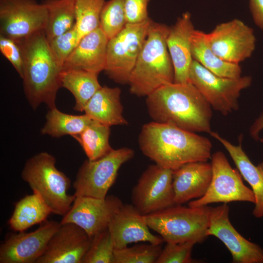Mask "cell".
I'll list each match as a JSON object with an SVG mask.
<instances>
[{
    "mask_svg": "<svg viewBox=\"0 0 263 263\" xmlns=\"http://www.w3.org/2000/svg\"><path fill=\"white\" fill-rule=\"evenodd\" d=\"M47 11L44 30L48 40L72 29L75 25V0H43Z\"/></svg>",
    "mask_w": 263,
    "mask_h": 263,
    "instance_id": "4316f807",
    "label": "cell"
},
{
    "mask_svg": "<svg viewBox=\"0 0 263 263\" xmlns=\"http://www.w3.org/2000/svg\"><path fill=\"white\" fill-rule=\"evenodd\" d=\"M98 75L80 69H65L61 71V86L73 95L75 100L74 109L75 111L83 112L87 103L101 87Z\"/></svg>",
    "mask_w": 263,
    "mask_h": 263,
    "instance_id": "d4e9b609",
    "label": "cell"
},
{
    "mask_svg": "<svg viewBox=\"0 0 263 263\" xmlns=\"http://www.w3.org/2000/svg\"><path fill=\"white\" fill-rule=\"evenodd\" d=\"M263 129V113L255 120L249 129L251 136L255 140L259 139V134L261 130ZM261 142L263 143V138H259Z\"/></svg>",
    "mask_w": 263,
    "mask_h": 263,
    "instance_id": "f35d334b",
    "label": "cell"
},
{
    "mask_svg": "<svg viewBox=\"0 0 263 263\" xmlns=\"http://www.w3.org/2000/svg\"><path fill=\"white\" fill-rule=\"evenodd\" d=\"M152 21L149 18L140 23H127L120 33L109 40L104 71L111 79L128 84Z\"/></svg>",
    "mask_w": 263,
    "mask_h": 263,
    "instance_id": "52a82bcc",
    "label": "cell"
},
{
    "mask_svg": "<svg viewBox=\"0 0 263 263\" xmlns=\"http://www.w3.org/2000/svg\"><path fill=\"white\" fill-rule=\"evenodd\" d=\"M162 244H139L114 250L113 263H156Z\"/></svg>",
    "mask_w": 263,
    "mask_h": 263,
    "instance_id": "1f68e13d",
    "label": "cell"
},
{
    "mask_svg": "<svg viewBox=\"0 0 263 263\" xmlns=\"http://www.w3.org/2000/svg\"><path fill=\"white\" fill-rule=\"evenodd\" d=\"M53 155L45 151L28 159L21 171V177L40 196L52 213L64 216L71 208L75 196L68 193L71 181L56 167Z\"/></svg>",
    "mask_w": 263,
    "mask_h": 263,
    "instance_id": "5b68a950",
    "label": "cell"
},
{
    "mask_svg": "<svg viewBox=\"0 0 263 263\" xmlns=\"http://www.w3.org/2000/svg\"><path fill=\"white\" fill-rule=\"evenodd\" d=\"M138 142L144 155L172 170L211 157L212 144L208 138L171 125L153 121L144 124Z\"/></svg>",
    "mask_w": 263,
    "mask_h": 263,
    "instance_id": "7a4b0ae2",
    "label": "cell"
},
{
    "mask_svg": "<svg viewBox=\"0 0 263 263\" xmlns=\"http://www.w3.org/2000/svg\"><path fill=\"white\" fill-rule=\"evenodd\" d=\"M229 213L227 204L210 207L207 235L215 236L225 244L233 263H263V249L236 230L229 220Z\"/></svg>",
    "mask_w": 263,
    "mask_h": 263,
    "instance_id": "9a60e30c",
    "label": "cell"
},
{
    "mask_svg": "<svg viewBox=\"0 0 263 263\" xmlns=\"http://www.w3.org/2000/svg\"><path fill=\"white\" fill-rule=\"evenodd\" d=\"M249 8L254 23L263 30V0H249Z\"/></svg>",
    "mask_w": 263,
    "mask_h": 263,
    "instance_id": "74e56055",
    "label": "cell"
},
{
    "mask_svg": "<svg viewBox=\"0 0 263 263\" xmlns=\"http://www.w3.org/2000/svg\"><path fill=\"white\" fill-rule=\"evenodd\" d=\"M108 41L99 27L85 35L67 58L62 70L80 69L99 74L105 68Z\"/></svg>",
    "mask_w": 263,
    "mask_h": 263,
    "instance_id": "44dd1931",
    "label": "cell"
},
{
    "mask_svg": "<svg viewBox=\"0 0 263 263\" xmlns=\"http://www.w3.org/2000/svg\"><path fill=\"white\" fill-rule=\"evenodd\" d=\"M169 29L165 24L151 23L130 76L132 94L147 97L162 86L174 82V69L167 44Z\"/></svg>",
    "mask_w": 263,
    "mask_h": 263,
    "instance_id": "277c9868",
    "label": "cell"
},
{
    "mask_svg": "<svg viewBox=\"0 0 263 263\" xmlns=\"http://www.w3.org/2000/svg\"><path fill=\"white\" fill-rule=\"evenodd\" d=\"M17 42L23 55L22 79L29 105L33 110L43 103L49 109L56 107L57 93L61 87L62 69L52 53L44 30Z\"/></svg>",
    "mask_w": 263,
    "mask_h": 263,
    "instance_id": "3957f363",
    "label": "cell"
},
{
    "mask_svg": "<svg viewBox=\"0 0 263 263\" xmlns=\"http://www.w3.org/2000/svg\"><path fill=\"white\" fill-rule=\"evenodd\" d=\"M173 170L156 164L144 171L132 191L134 207L146 215L171 207L174 204Z\"/></svg>",
    "mask_w": 263,
    "mask_h": 263,
    "instance_id": "8fae6325",
    "label": "cell"
},
{
    "mask_svg": "<svg viewBox=\"0 0 263 263\" xmlns=\"http://www.w3.org/2000/svg\"><path fill=\"white\" fill-rule=\"evenodd\" d=\"M194 27L188 12L177 18L169 27L167 38L168 51L174 69V82L185 83L189 81V69L193 60L191 49V36Z\"/></svg>",
    "mask_w": 263,
    "mask_h": 263,
    "instance_id": "d6986e66",
    "label": "cell"
},
{
    "mask_svg": "<svg viewBox=\"0 0 263 263\" xmlns=\"http://www.w3.org/2000/svg\"><path fill=\"white\" fill-rule=\"evenodd\" d=\"M193 242L166 243L156 263H192L198 262L191 256Z\"/></svg>",
    "mask_w": 263,
    "mask_h": 263,
    "instance_id": "e575fe53",
    "label": "cell"
},
{
    "mask_svg": "<svg viewBox=\"0 0 263 263\" xmlns=\"http://www.w3.org/2000/svg\"><path fill=\"white\" fill-rule=\"evenodd\" d=\"M146 97V105L152 121L193 132L209 133L212 131V109L189 81L165 84Z\"/></svg>",
    "mask_w": 263,
    "mask_h": 263,
    "instance_id": "6da1fadb",
    "label": "cell"
},
{
    "mask_svg": "<svg viewBox=\"0 0 263 263\" xmlns=\"http://www.w3.org/2000/svg\"><path fill=\"white\" fill-rule=\"evenodd\" d=\"M114 246L108 228L95 234L82 263H113Z\"/></svg>",
    "mask_w": 263,
    "mask_h": 263,
    "instance_id": "d6a6232c",
    "label": "cell"
},
{
    "mask_svg": "<svg viewBox=\"0 0 263 263\" xmlns=\"http://www.w3.org/2000/svg\"><path fill=\"white\" fill-rule=\"evenodd\" d=\"M188 80L212 109L224 115L238 109L242 91L249 87L252 82L250 76L231 78L217 75L194 60L189 69Z\"/></svg>",
    "mask_w": 263,
    "mask_h": 263,
    "instance_id": "9c48e42d",
    "label": "cell"
},
{
    "mask_svg": "<svg viewBox=\"0 0 263 263\" xmlns=\"http://www.w3.org/2000/svg\"><path fill=\"white\" fill-rule=\"evenodd\" d=\"M110 128L92 119L81 132L73 136L79 143L88 160L99 159L113 150L109 142Z\"/></svg>",
    "mask_w": 263,
    "mask_h": 263,
    "instance_id": "f1b7e54d",
    "label": "cell"
},
{
    "mask_svg": "<svg viewBox=\"0 0 263 263\" xmlns=\"http://www.w3.org/2000/svg\"><path fill=\"white\" fill-rule=\"evenodd\" d=\"M45 6L36 0H0V34L19 42L44 30Z\"/></svg>",
    "mask_w": 263,
    "mask_h": 263,
    "instance_id": "7c38bea8",
    "label": "cell"
},
{
    "mask_svg": "<svg viewBox=\"0 0 263 263\" xmlns=\"http://www.w3.org/2000/svg\"><path fill=\"white\" fill-rule=\"evenodd\" d=\"M124 2L125 0H109L103 7L99 27L109 40L120 33L127 23Z\"/></svg>",
    "mask_w": 263,
    "mask_h": 263,
    "instance_id": "4dcf8cb0",
    "label": "cell"
},
{
    "mask_svg": "<svg viewBox=\"0 0 263 263\" xmlns=\"http://www.w3.org/2000/svg\"><path fill=\"white\" fill-rule=\"evenodd\" d=\"M106 0H75V26L80 39L99 26Z\"/></svg>",
    "mask_w": 263,
    "mask_h": 263,
    "instance_id": "f546056e",
    "label": "cell"
},
{
    "mask_svg": "<svg viewBox=\"0 0 263 263\" xmlns=\"http://www.w3.org/2000/svg\"><path fill=\"white\" fill-rule=\"evenodd\" d=\"M119 87H101L86 105L83 112L92 119L111 127L127 125Z\"/></svg>",
    "mask_w": 263,
    "mask_h": 263,
    "instance_id": "603a6c76",
    "label": "cell"
},
{
    "mask_svg": "<svg viewBox=\"0 0 263 263\" xmlns=\"http://www.w3.org/2000/svg\"><path fill=\"white\" fill-rule=\"evenodd\" d=\"M51 213V210L40 196L33 192L16 203L8 223L12 230L23 232L46 221Z\"/></svg>",
    "mask_w": 263,
    "mask_h": 263,
    "instance_id": "484cf974",
    "label": "cell"
},
{
    "mask_svg": "<svg viewBox=\"0 0 263 263\" xmlns=\"http://www.w3.org/2000/svg\"><path fill=\"white\" fill-rule=\"evenodd\" d=\"M30 232L6 234L0 246V263H36L60 223L46 220Z\"/></svg>",
    "mask_w": 263,
    "mask_h": 263,
    "instance_id": "5bb4252c",
    "label": "cell"
},
{
    "mask_svg": "<svg viewBox=\"0 0 263 263\" xmlns=\"http://www.w3.org/2000/svg\"><path fill=\"white\" fill-rule=\"evenodd\" d=\"M211 160L212 175L209 187L204 196L189 201L188 206L201 207L235 201L255 204L252 190L244 184L239 171L231 166L224 152H215L211 155Z\"/></svg>",
    "mask_w": 263,
    "mask_h": 263,
    "instance_id": "30bf717a",
    "label": "cell"
},
{
    "mask_svg": "<svg viewBox=\"0 0 263 263\" xmlns=\"http://www.w3.org/2000/svg\"><path fill=\"white\" fill-rule=\"evenodd\" d=\"M210 207L174 205L144 215L149 227L166 243L204 242L208 237Z\"/></svg>",
    "mask_w": 263,
    "mask_h": 263,
    "instance_id": "8992f818",
    "label": "cell"
},
{
    "mask_svg": "<svg viewBox=\"0 0 263 263\" xmlns=\"http://www.w3.org/2000/svg\"><path fill=\"white\" fill-rule=\"evenodd\" d=\"M134 156L128 147L113 149L105 156L95 160L84 161L73 183L75 197L104 199L114 184L122 165Z\"/></svg>",
    "mask_w": 263,
    "mask_h": 263,
    "instance_id": "ba28073f",
    "label": "cell"
},
{
    "mask_svg": "<svg viewBox=\"0 0 263 263\" xmlns=\"http://www.w3.org/2000/svg\"><path fill=\"white\" fill-rule=\"evenodd\" d=\"M122 205L121 200L113 195L104 199L75 197L71 208L60 223L77 225L92 239L96 233L108 228L113 214Z\"/></svg>",
    "mask_w": 263,
    "mask_h": 263,
    "instance_id": "2e32d148",
    "label": "cell"
},
{
    "mask_svg": "<svg viewBox=\"0 0 263 263\" xmlns=\"http://www.w3.org/2000/svg\"><path fill=\"white\" fill-rule=\"evenodd\" d=\"M0 51L22 78L23 73V58L19 44L16 41L0 34Z\"/></svg>",
    "mask_w": 263,
    "mask_h": 263,
    "instance_id": "d590c367",
    "label": "cell"
},
{
    "mask_svg": "<svg viewBox=\"0 0 263 263\" xmlns=\"http://www.w3.org/2000/svg\"><path fill=\"white\" fill-rule=\"evenodd\" d=\"M80 40V38L75 25L65 33L48 40L52 53L62 70L67 58Z\"/></svg>",
    "mask_w": 263,
    "mask_h": 263,
    "instance_id": "836d02e7",
    "label": "cell"
},
{
    "mask_svg": "<svg viewBox=\"0 0 263 263\" xmlns=\"http://www.w3.org/2000/svg\"><path fill=\"white\" fill-rule=\"evenodd\" d=\"M209 134L226 150L243 178L250 185L255 199L253 215L257 218L263 217V162L254 165L243 150L242 143L234 145L216 132L211 131Z\"/></svg>",
    "mask_w": 263,
    "mask_h": 263,
    "instance_id": "7402d4cb",
    "label": "cell"
},
{
    "mask_svg": "<svg viewBox=\"0 0 263 263\" xmlns=\"http://www.w3.org/2000/svg\"><path fill=\"white\" fill-rule=\"evenodd\" d=\"M92 239L73 223L61 224L36 263H82Z\"/></svg>",
    "mask_w": 263,
    "mask_h": 263,
    "instance_id": "e0dca14e",
    "label": "cell"
},
{
    "mask_svg": "<svg viewBox=\"0 0 263 263\" xmlns=\"http://www.w3.org/2000/svg\"><path fill=\"white\" fill-rule=\"evenodd\" d=\"M191 49L193 60L215 75L231 78L241 76L242 69L239 64L225 61L213 52L207 33L194 29L191 36Z\"/></svg>",
    "mask_w": 263,
    "mask_h": 263,
    "instance_id": "cb8c5ba5",
    "label": "cell"
},
{
    "mask_svg": "<svg viewBox=\"0 0 263 263\" xmlns=\"http://www.w3.org/2000/svg\"><path fill=\"white\" fill-rule=\"evenodd\" d=\"M45 117L46 122L40 133L56 138L77 135L81 132L92 120L85 113L83 115L67 114L59 111L56 107L49 109Z\"/></svg>",
    "mask_w": 263,
    "mask_h": 263,
    "instance_id": "83f0119b",
    "label": "cell"
},
{
    "mask_svg": "<svg viewBox=\"0 0 263 263\" xmlns=\"http://www.w3.org/2000/svg\"><path fill=\"white\" fill-rule=\"evenodd\" d=\"M212 175L211 164L207 161L189 162L173 170L175 205H183L204 196Z\"/></svg>",
    "mask_w": 263,
    "mask_h": 263,
    "instance_id": "ffe728a7",
    "label": "cell"
},
{
    "mask_svg": "<svg viewBox=\"0 0 263 263\" xmlns=\"http://www.w3.org/2000/svg\"><path fill=\"white\" fill-rule=\"evenodd\" d=\"M150 0H125L124 7L127 23H138L149 18L148 6Z\"/></svg>",
    "mask_w": 263,
    "mask_h": 263,
    "instance_id": "8d00e7d4",
    "label": "cell"
},
{
    "mask_svg": "<svg viewBox=\"0 0 263 263\" xmlns=\"http://www.w3.org/2000/svg\"><path fill=\"white\" fill-rule=\"evenodd\" d=\"M207 36L213 52L229 63L239 64L249 58L255 49L253 29L239 19L217 25Z\"/></svg>",
    "mask_w": 263,
    "mask_h": 263,
    "instance_id": "4fadbf2b",
    "label": "cell"
},
{
    "mask_svg": "<svg viewBox=\"0 0 263 263\" xmlns=\"http://www.w3.org/2000/svg\"><path fill=\"white\" fill-rule=\"evenodd\" d=\"M108 228L114 249L139 242H147L154 244H162L164 242L160 235L151 233L144 215L132 204H123L113 214Z\"/></svg>",
    "mask_w": 263,
    "mask_h": 263,
    "instance_id": "ac0fdd59",
    "label": "cell"
}]
</instances>
